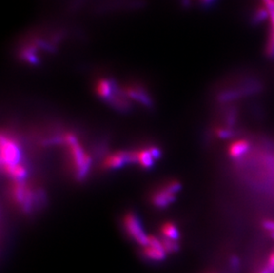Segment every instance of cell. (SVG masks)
<instances>
[{
    "label": "cell",
    "mask_w": 274,
    "mask_h": 273,
    "mask_svg": "<svg viewBox=\"0 0 274 273\" xmlns=\"http://www.w3.org/2000/svg\"><path fill=\"white\" fill-rule=\"evenodd\" d=\"M11 198L15 204L20 207L24 213H30L35 209L38 200L41 201L42 191L34 190L23 181H15L10 187Z\"/></svg>",
    "instance_id": "1"
},
{
    "label": "cell",
    "mask_w": 274,
    "mask_h": 273,
    "mask_svg": "<svg viewBox=\"0 0 274 273\" xmlns=\"http://www.w3.org/2000/svg\"><path fill=\"white\" fill-rule=\"evenodd\" d=\"M64 141L69 146L71 165L73 167L76 176L79 180H82L88 172L92 159L83 151L82 146H80L78 141V138L73 134H66L64 136Z\"/></svg>",
    "instance_id": "2"
},
{
    "label": "cell",
    "mask_w": 274,
    "mask_h": 273,
    "mask_svg": "<svg viewBox=\"0 0 274 273\" xmlns=\"http://www.w3.org/2000/svg\"><path fill=\"white\" fill-rule=\"evenodd\" d=\"M20 146L14 137L4 134L1 136V164L2 168L5 169L11 166L20 164Z\"/></svg>",
    "instance_id": "3"
},
{
    "label": "cell",
    "mask_w": 274,
    "mask_h": 273,
    "mask_svg": "<svg viewBox=\"0 0 274 273\" xmlns=\"http://www.w3.org/2000/svg\"><path fill=\"white\" fill-rule=\"evenodd\" d=\"M123 226L128 234L132 239L136 240L137 243L143 247L147 246L148 236L144 233L137 215H135L133 213L125 214V216L123 217Z\"/></svg>",
    "instance_id": "4"
},
{
    "label": "cell",
    "mask_w": 274,
    "mask_h": 273,
    "mask_svg": "<svg viewBox=\"0 0 274 273\" xmlns=\"http://www.w3.org/2000/svg\"><path fill=\"white\" fill-rule=\"evenodd\" d=\"M137 161V152H118L107 157L103 161L104 169H116L130 162Z\"/></svg>",
    "instance_id": "5"
},
{
    "label": "cell",
    "mask_w": 274,
    "mask_h": 273,
    "mask_svg": "<svg viewBox=\"0 0 274 273\" xmlns=\"http://www.w3.org/2000/svg\"><path fill=\"white\" fill-rule=\"evenodd\" d=\"M126 97L131 98L145 106L150 107L152 105V99L143 88L138 85H129L122 89Z\"/></svg>",
    "instance_id": "6"
},
{
    "label": "cell",
    "mask_w": 274,
    "mask_h": 273,
    "mask_svg": "<svg viewBox=\"0 0 274 273\" xmlns=\"http://www.w3.org/2000/svg\"><path fill=\"white\" fill-rule=\"evenodd\" d=\"M175 200L176 195L169 190L166 185L163 188L156 191L151 197L153 203L155 206H157V208H165Z\"/></svg>",
    "instance_id": "7"
},
{
    "label": "cell",
    "mask_w": 274,
    "mask_h": 273,
    "mask_svg": "<svg viewBox=\"0 0 274 273\" xmlns=\"http://www.w3.org/2000/svg\"><path fill=\"white\" fill-rule=\"evenodd\" d=\"M117 88V86L114 81L102 78V79H99L96 83L95 90L99 97L108 101L110 99V98L112 97L114 93L116 92Z\"/></svg>",
    "instance_id": "8"
},
{
    "label": "cell",
    "mask_w": 274,
    "mask_h": 273,
    "mask_svg": "<svg viewBox=\"0 0 274 273\" xmlns=\"http://www.w3.org/2000/svg\"><path fill=\"white\" fill-rule=\"evenodd\" d=\"M250 143L246 139L233 142L228 147V155L233 159H239L250 151Z\"/></svg>",
    "instance_id": "9"
},
{
    "label": "cell",
    "mask_w": 274,
    "mask_h": 273,
    "mask_svg": "<svg viewBox=\"0 0 274 273\" xmlns=\"http://www.w3.org/2000/svg\"><path fill=\"white\" fill-rule=\"evenodd\" d=\"M142 254L146 258L155 262H160L166 257V252L164 251V249H157L148 245L143 247Z\"/></svg>",
    "instance_id": "10"
},
{
    "label": "cell",
    "mask_w": 274,
    "mask_h": 273,
    "mask_svg": "<svg viewBox=\"0 0 274 273\" xmlns=\"http://www.w3.org/2000/svg\"><path fill=\"white\" fill-rule=\"evenodd\" d=\"M137 162L144 169H149L152 167L154 164V157L149 151V148L137 152Z\"/></svg>",
    "instance_id": "11"
},
{
    "label": "cell",
    "mask_w": 274,
    "mask_h": 273,
    "mask_svg": "<svg viewBox=\"0 0 274 273\" xmlns=\"http://www.w3.org/2000/svg\"><path fill=\"white\" fill-rule=\"evenodd\" d=\"M271 19V33L266 44V54L269 57H274V5L272 9L268 10Z\"/></svg>",
    "instance_id": "12"
},
{
    "label": "cell",
    "mask_w": 274,
    "mask_h": 273,
    "mask_svg": "<svg viewBox=\"0 0 274 273\" xmlns=\"http://www.w3.org/2000/svg\"><path fill=\"white\" fill-rule=\"evenodd\" d=\"M162 234L164 236V238H166V239L177 240L179 238L178 230L176 229V227L174 224H171V223H166L162 225Z\"/></svg>",
    "instance_id": "13"
},
{
    "label": "cell",
    "mask_w": 274,
    "mask_h": 273,
    "mask_svg": "<svg viewBox=\"0 0 274 273\" xmlns=\"http://www.w3.org/2000/svg\"><path fill=\"white\" fill-rule=\"evenodd\" d=\"M162 243L166 254L176 253L179 250V245L176 242V240H172V239L164 238L162 240Z\"/></svg>",
    "instance_id": "14"
},
{
    "label": "cell",
    "mask_w": 274,
    "mask_h": 273,
    "mask_svg": "<svg viewBox=\"0 0 274 273\" xmlns=\"http://www.w3.org/2000/svg\"><path fill=\"white\" fill-rule=\"evenodd\" d=\"M216 135L221 137V138H227V137H231V136H234L235 135V132L232 131L230 129H218L216 130Z\"/></svg>",
    "instance_id": "15"
},
{
    "label": "cell",
    "mask_w": 274,
    "mask_h": 273,
    "mask_svg": "<svg viewBox=\"0 0 274 273\" xmlns=\"http://www.w3.org/2000/svg\"><path fill=\"white\" fill-rule=\"evenodd\" d=\"M230 266L234 272H238L240 268V258L236 255H233L230 259Z\"/></svg>",
    "instance_id": "16"
},
{
    "label": "cell",
    "mask_w": 274,
    "mask_h": 273,
    "mask_svg": "<svg viewBox=\"0 0 274 273\" xmlns=\"http://www.w3.org/2000/svg\"><path fill=\"white\" fill-rule=\"evenodd\" d=\"M262 224L264 229L269 231L270 234L274 233V220H264Z\"/></svg>",
    "instance_id": "17"
},
{
    "label": "cell",
    "mask_w": 274,
    "mask_h": 273,
    "mask_svg": "<svg viewBox=\"0 0 274 273\" xmlns=\"http://www.w3.org/2000/svg\"><path fill=\"white\" fill-rule=\"evenodd\" d=\"M266 266L269 269L270 273H274V251L270 254Z\"/></svg>",
    "instance_id": "18"
},
{
    "label": "cell",
    "mask_w": 274,
    "mask_h": 273,
    "mask_svg": "<svg viewBox=\"0 0 274 273\" xmlns=\"http://www.w3.org/2000/svg\"><path fill=\"white\" fill-rule=\"evenodd\" d=\"M149 151L151 153V155H152L153 157H154V159H157V158L160 157L161 152H160V150H159L158 148H157V147H150V148H149Z\"/></svg>",
    "instance_id": "19"
},
{
    "label": "cell",
    "mask_w": 274,
    "mask_h": 273,
    "mask_svg": "<svg viewBox=\"0 0 274 273\" xmlns=\"http://www.w3.org/2000/svg\"><path fill=\"white\" fill-rule=\"evenodd\" d=\"M270 273L269 269L268 267L265 265L264 266L263 268L260 269L259 271H258V273Z\"/></svg>",
    "instance_id": "20"
},
{
    "label": "cell",
    "mask_w": 274,
    "mask_h": 273,
    "mask_svg": "<svg viewBox=\"0 0 274 273\" xmlns=\"http://www.w3.org/2000/svg\"><path fill=\"white\" fill-rule=\"evenodd\" d=\"M201 3H203L204 5H211L212 3H214L215 0H201Z\"/></svg>",
    "instance_id": "21"
},
{
    "label": "cell",
    "mask_w": 274,
    "mask_h": 273,
    "mask_svg": "<svg viewBox=\"0 0 274 273\" xmlns=\"http://www.w3.org/2000/svg\"><path fill=\"white\" fill-rule=\"evenodd\" d=\"M270 236L274 239V233H271V234H270Z\"/></svg>",
    "instance_id": "22"
}]
</instances>
